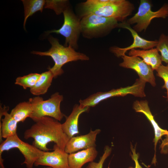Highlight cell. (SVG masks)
Wrapping results in <instances>:
<instances>
[{"label": "cell", "instance_id": "6da1fadb", "mask_svg": "<svg viewBox=\"0 0 168 168\" xmlns=\"http://www.w3.org/2000/svg\"><path fill=\"white\" fill-rule=\"evenodd\" d=\"M59 121L49 117H42L25 131L24 138L26 139L33 138L32 145L43 151L51 150L47 147V145L52 142L64 150L70 138L64 133L62 124Z\"/></svg>", "mask_w": 168, "mask_h": 168}, {"label": "cell", "instance_id": "7a4b0ae2", "mask_svg": "<svg viewBox=\"0 0 168 168\" xmlns=\"http://www.w3.org/2000/svg\"><path fill=\"white\" fill-rule=\"evenodd\" d=\"M135 9L134 4L127 0H87L76 6L77 15L81 19L90 14L113 18L123 22Z\"/></svg>", "mask_w": 168, "mask_h": 168}, {"label": "cell", "instance_id": "3957f363", "mask_svg": "<svg viewBox=\"0 0 168 168\" xmlns=\"http://www.w3.org/2000/svg\"><path fill=\"white\" fill-rule=\"evenodd\" d=\"M51 47L49 50L45 52L33 51L32 54L41 56L50 57L54 62L52 68H49L53 73L54 78L62 74L64 72L62 67L68 63L78 60L86 61L89 59L86 54L75 51L72 47L65 46L60 44L58 39L52 36L48 38Z\"/></svg>", "mask_w": 168, "mask_h": 168}, {"label": "cell", "instance_id": "277c9868", "mask_svg": "<svg viewBox=\"0 0 168 168\" xmlns=\"http://www.w3.org/2000/svg\"><path fill=\"white\" fill-rule=\"evenodd\" d=\"M80 19L81 34L88 39L105 36L113 29L118 28L119 24L114 18L93 14L85 16Z\"/></svg>", "mask_w": 168, "mask_h": 168}, {"label": "cell", "instance_id": "5b68a950", "mask_svg": "<svg viewBox=\"0 0 168 168\" xmlns=\"http://www.w3.org/2000/svg\"><path fill=\"white\" fill-rule=\"evenodd\" d=\"M63 99V95L58 92L53 94L45 100L40 96L30 98L28 100L33 108V113L30 118L35 122L42 117L48 116L61 121L65 116L60 108L61 103Z\"/></svg>", "mask_w": 168, "mask_h": 168}, {"label": "cell", "instance_id": "8992f818", "mask_svg": "<svg viewBox=\"0 0 168 168\" xmlns=\"http://www.w3.org/2000/svg\"><path fill=\"white\" fill-rule=\"evenodd\" d=\"M146 83L144 80L139 78L137 79L131 86L93 94L84 100H80L79 101V105L83 108L94 107L100 102L109 98L115 96H124L128 94H131L137 97H144L146 96L144 92Z\"/></svg>", "mask_w": 168, "mask_h": 168}, {"label": "cell", "instance_id": "52a82bcc", "mask_svg": "<svg viewBox=\"0 0 168 168\" xmlns=\"http://www.w3.org/2000/svg\"><path fill=\"white\" fill-rule=\"evenodd\" d=\"M152 4L147 0H141L137 12L125 21L130 25L135 24L133 28L137 33L145 31L152 20L156 18L165 19L168 16V4L165 3L158 10H152Z\"/></svg>", "mask_w": 168, "mask_h": 168}, {"label": "cell", "instance_id": "ba28073f", "mask_svg": "<svg viewBox=\"0 0 168 168\" xmlns=\"http://www.w3.org/2000/svg\"><path fill=\"white\" fill-rule=\"evenodd\" d=\"M13 148H17L23 156L25 161L22 164H25L27 168H33L37 159L44 153L42 151L21 140L17 134L8 137L3 141L0 145V164L1 168H5L4 160L2 157V152Z\"/></svg>", "mask_w": 168, "mask_h": 168}, {"label": "cell", "instance_id": "9c48e42d", "mask_svg": "<svg viewBox=\"0 0 168 168\" xmlns=\"http://www.w3.org/2000/svg\"><path fill=\"white\" fill-rule=\"evenodd\" d=\"M64 22L62 27L58 30L45 32L49 35L52 33L59 34L65 38V46H69L75 49H78V40L81 34V19L74 12L70 6L63 13Z\"/></svg>", "mask_w": 168, "mask_h": 168}, {"label": "cell", "instance_id": "30bf717a", "mask_svg": "<svg viewBox=\"0 0 168 168\" xmlns=\"http://www.w3.org/2000/svg\"><path fill=\"white\" fill-rule=\"evenodd\" d=\"M118 28H121L128 30L130 32L133 40V43L129 46L121 48L117 46L111 47L110 51L118 57H122L125 55V53L128 50L133 49L140 48L143 50H148L156 47L157 40H148L141 37L138 33L130 26V25L125 21L119 22Z\"/></svg>", "mask_w": 168, "mask_h": 168}, {"label": "cell", "instance_id": "8fae6325", "mask_svg": "<svg viewBox=\"0 0 168 168\" xmlns=\"http://www.w3.org/2000/svg\"><path fill=\"white\" fill-rule=\"evenodd\" d=\"M122 58L123 61L119 64L120 66L133 70L137 73L139 78L146 82L149 83L153 86H155L156 83L153 70L150 65L138 57L125 55Z\"/></svg>", "mask_w": 168, "mask_h": 168}, {"label": "cell", "instance_id": "7c38bea8", "mask_svg": "<svg viewBox=\"0 0 168 168\" xmlns=\"http://www.w3.org/2000/svg\"><path fill=\"white\" fill-rule=\"evenodd\" d=\"M52 152H44L35 162L34 165L46 166L52 168H70L68 154L55 144Z\"/></svg>", "mask_w": 168, "mask_h": 168}, {"label": "cell", "instance_id": "4fadbf2b", "mask_svg": "<svg viewBox=\"0 0 168 168\" xmlns=\"http://www.w3.org/2000/svg\"><path fill=\"white\" fill-rule=\"evenodd\" d=\"M133 108L136 112L143 114L153 128L155 137L153 142H154L155 153L152 162L155 164L156 162V152L157 143L161 139L162 137L168 134V131L161 128L155 121L151 111L147 100L135 101L133 104Z\"/></svg>", "mask_w": 168, "mask_h": 168}, {"label": "cell", "instance_id": "5bb4252c", "mask_svg": "<svg viewBox=\"0 0 168 168\" xmlns=\"http://www.w3.org/2000/svg\"><path fill=\"white\" fill-rule=\"evenodd\" d=\"M100 132L99 129L91 130L87 134L71 138L66 145L65 151L69 154L80 150L96 147V137Z\"/></svg>", "mask_w": 168, "mask_h": 168}, {"label": "cell", "instance_id": "9a60e30c", "mask_svg": "<svg viewBox=\"0 0 168 168\" xmlns=\"http://www.w3.org/2000/svg\"><path fill=\"white\" fill-rule=\"evenodd\" d=\"M0 140L3 141L2 138H7L17 134V122L8 113V106H0Z\"/></svg>", "mask_w": 168, "mask_h": 168}, {"label": "cell", "instance_id": "2e32d148", "mask_svg": "<svg viewBox=\"0 0 168 168\" xmlns=\"http://www.w3.org/2000/svg\"><path fill=\"white\" fill-rule=\"evenodd\" d=\"M89 108H83L80 105H75L71 113L67 117L65 122L62 124L63 132L70 138L79 133L78 124L79 116L82 113L88 111Z\"/></svg>", "mask_w": 168, "mask_h": 168}, {"label": "cell", "instance_id": "e0dca14e", "mask_svg": "<svg viewBox=\"0 0 168 168\" xmlns=\"http://www.w3.org/2000/svg\"><path fill=\"white\" fill-rule=\"evenodd\" d=\"M97 154L98 152L96 147H92L68 154L69 167L70 168H82L86 163L93 161Z\"/></svg>", "mask_w": 168, "mask_h": 168}, {"label": "cell", "instance_id": "ac0fdd59", "mask_svg": "<svg viewBox=\"0 0 168 168\" xmlns=\"http://www.w3.org/2000/svg\"><path fill=\"white\" fill-rule=\"evenodd\" d=\"M158 52L156 48L148 50L133 49L129 50L128 54L130 56L141 57L154 70H156L162 64L161 56Z\"/></svg>", "mask_w": 168, "mask_h": 168}, {"label": "cell", "instance_id": "d6986e66", "mask_svg": "<svg viewBox=\"0 0 168 168\" xmlns=\"http://www.w3.org/2000/svg\"><path fill=\"white\" fill-rule=\"evenodd\" d=\"M54 76L49 69L41 73V75L34 86L30 89V92L36 96L45 94L51 85Z\"/></svg>", "mask_w": 168, "mask_h": 168}, {"label": "cell", "instance_id": "ffe728a7", "mask_svg": "<svg viewBox=\"0 0 168 168\" xmlns=\"http://www.w3.org/2000/svg\"><path fill=\"white\" fill-rule=\"evenodd\" d=\"M32 113V107L28 100L18 103L12 110L10 114L18 123L24 122L27 118H30Z\"/></svg>", "mask_w": 168, "mask_h": 168}, {"label": "cell", "instance_id": "44dd1931", "mask_svg": "<svg viewBox=\"0 0 168 168\" xmlns=\"http://www.w3.org/2000/svg\"><path fill=\"white\" fill-rule=\"evenodd\" d=\"M24 8V20L23 27L25 30V25L28 18L37 12H42L44 6V0H22Z\"/></svg>", "mask_w": 168, "mask_h": 168}, {"label": "cell", "instance_id": "7402d4cb", "mask_svg": "<svg viewBox=\"0 0 168 168\" xmlns=\"http://www.w3.org/2000/svg\"><path fill=\"white\" fill-rule=\"evenodd\" d=\"M40 75L41 74L33 73L18 77L16 78L15 84L22 86L24 89H30L34 86Z\"/></svg>", "mask_w": 168, "mask_h": 168}, {"label": "cell", "instance_id": "603a6c76", "mask_svg": "<svg viewBox=\"0 0 168 168\" xmlns=\"http://www.w3.org/2000/svg\"><path fill=\"white\" fill-rule=\"evenodd\" d=\"M69 6L70 3L68 0H46L44 8L52 9L57 15H59L63 13Z\"/></svg>", "mask_w": 168, "mask_h": 168}, {"label": "cell", "instance_id": "cb8c5ba5", "mask_svg": "<svg viewBox=\"0 0 168 168\" xmlns=\"http://www.w3.org/2000/svg\"><path fill=\"white\" fill-rule=\"evenodd\" d=\"M156 48L161 53L162 62L168 63V35L161 33L159 36Z\"/></svg>", "mask_w": 168, "mask_h": 168}, {"label": "cell", "instance_id": "d4e9b609", "mask_svg": "<svg viewBox=\"0 0 168 168\" xmlns=\"http://www.w3.org/2000/svg\"><path fill=\"white\" fill-rule=\"evenodd\" d=\"M112 151V148L109 146L105 147L104 152L100 157L98 162L94 161L90 162L86 168H102L103 164L107 158L110 155Z\"/></svg>", "mask_w": 168, "mask_h": 168}, {"label": "cell", "instance_id": "484cf974", "mask_svg": "<svg viewBox=\"0 0 168 168\" xmlns=\"http://www.w3.org/2000/svg\"><path fill=\"white\" fill-rule=\"evenodd\" d=\"M157 72L156 75L163 79L164 84L162 88H166L167 90V99H168V64L164 66L162 64L156 70Z\"/></svg>", "mask_w": 168, "mask_h": 168}, {"label": "cell", "instance_id": "4316f807", "mask_svg": "<svg viewBox=\"0 0 168 168\" xmlns=\"http://www.w3.org/2000/svg\"><path fill=\"white\" fill-rule=\"evenodd\" d=\"M130 147L131 151V156L132 160L134 161L135 166L134 167L130 166L128 168H142L138 162L139 155L136 153L135 148L134 147L132 144Z\"/></svg>", "mask_w": 168, "mask_h": 168}, {"label": "cell", "instance_id": "83f0119b", "mask_svg": "<svg viewBox=\"0 0 168 168\" xmlns=\"http://www.w3.org/2000/svg\"><path fill=\"white\" fill-rule=\"evenodd\" d=\"M165 136V138L162 140L160 146L161 153L163 154L168 153V134Z\"/></svg>", "mask_w": 168, "mask_h": 168}, {"label": "cell", "instance_id": "f1b7e54d", "mask_svg": "<svg viewBox=\"0 0 168 168\" xmlns=\"http://www.w3.org/2000/svg\"><path fill=\"white\" fill-rule=\"evenodd\" d=\"M46 168H52L51 167H47Z\"/></svg>", "mask_w": 168, "mask_h": 168}]
</instances>
